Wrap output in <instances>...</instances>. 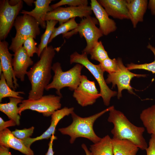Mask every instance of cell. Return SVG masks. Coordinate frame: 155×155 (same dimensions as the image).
<instances>
[{"label": "cell", "mask_w": 155, "mask_h": 155, "mask_svg": "<svg viewBox=\"0 0 155 155\" xmlns=\"http://www.w3.org/2000/svg\"><path fill=\"white\" fill-rule=\"evenodd\" d=\"M56 51L52 45L46 47L42 52L39 60L28 71L26 75L31 84L28 99L37 100L43 96L44 90L52 78V63Z\"/></svg>", "instance_id": "cell-1"}, {"label": "cell", "mask_w": 155, "mask_h": 155, "mask_svg": "<svg viewBox=\"0 0 155 155\" xmlns=\"http://www.w3.org/2000/svg\"><path fill=\"white\" fill-rule=\"evenodd\" d=\"M109 112L108 121L114 125L111 131L113 138L129 140L139 148L146 150L148 146L143 136L144 128L133 125L122 112L115 109L113 106Z\"/></svg>", "instance_id": "cell-2"}, {"label": "cell", "mask_w": 155, "mask_h": 155, "mask_svg": "<svg viewBox=\"0 0 155 155\" xmlns=\"http://www.w3.org/2000/svg\"><path fill=\"white\" fill-rule=\"evenodd\" d=\"M112 106L91 116L82 117L77 115L74 112L71 114L72 122L68 126L59 128L58 130L63 135L70 137L69 142L73 144L78 137L87 139L93 143L99 141L101 138L98 136L93 129L94 123L96 120L105 113L109 111Z\"/></svg>", "instance_id": "cell-3"}, {"label": "cell", "mask_w": 155, "mask_h": 155, "mask_svg": "<svg viewBox=\"0 0 155 155\" xmlns=\"http://www.w3.org/2000/svg\"><path fill=\"white\" fill-rule=\"evenodd\" d=\"M83 67L82 65L76 63L69 70L64 71L60 63H54L52 67V70L54 73L53 80L45 90L48 91L55 89L56 90L57 94L62 97L60 91L63 88L68 87L71 91H74L80 83L81 71Z\"/></svg>", "instance_id": "cell-4"}, {"label": "cell", "mask_w": 155, "mask_h": 155, "mask_svg": "<svg viewBox=\"0 0 155 155\" xmlns=\"http://www.w3.org/2000/svg\"><path fill=\"white\" fill-rule=\"evenodd\" d=\"M87 55L84 53L80 54L77 52H74L70 56V64H80L88 70L99 84L100 90V93L104 104L108 106L111 98L117 95V92L109 88L104 77V72L98 64H94L89 60Z\"/></svg>", "instance_id": "cell-5"}, {"label": "cell", "mask_w": 155, "mask_h": 155, "mask_svg": "<svg viewBox=\"0 0 155 155\" xmlns=\"http://www.w3.org/2000/svg\"><path fill=\"white\" fill-rule=\"evenodd\" d=\"M39 24L32 16L26 14L17 16L14 24L16 30L15 36L12 38V42L9 47L14 53L22 46L24 41L31 36L35 39L40 33Z\"/></svg>", "instance_id": "cell-6"}, {"label": "cell", "mask_w": 155, "mask_h": 155, "mask_svg": "<svg viewBox=\"0 0 155 155\" xmlns=\"http://www.w3.org/2000/svg\"><path fill=\"white\" fill-rule=\"evenodd\" d=\"M99 24L95 18L89 16L82 18L77 27L75 29L62 34L63 37L68 39L78 33L81 37L85 38L86 43L82 53L89 54L94 45L99 39L103 35L96 25Z\"/></svg>", "instance_id": "cell-7"}, {"label": "cell", "mask_w": 155, "mask_h": 155, "mask_svg": "<svg viewBox=\"0 0 155 155\" xmlns=\"http://www.w3.org/2000/svg\"><path fill=\"white\" fill-rule=\"evenodd\" d=\"M61 98L58 95L49 94L43 96L37 100H22L19 104V114L21 115L22 112L29 109L41 113L44 116L49 117L61 108Z\"/></svg>", "instance_id": "cell-8"}, {"label": "cell", "mask_w": 155, "mask_h": 155, "mask_svg": "<svg viewBox=\"0 0 155 155\" xmlns=\"http://www.w3.org/2000/svg\"><path fill=\"white\" fill-rule=\"evenodd\" d=\"M117 59L118 68L115 72L108 74L105 81L107 84L112 83V88L117 85L118 88L117 98L122 96V91L126 89L130 94H134L133 88L130 85L132 79L134 77H145L146 75L139 74L130 72L124 65L122 59L119 57Z\"/></svg>", "instance_id": "cell-9"}, {"label": "cell", "mask_w": 155, "mask_h": 155, "mask_svg": "<svg viewBox=\"0 0 155 155\" xmlns=\"http://www.w3.org/2000/svg\"><path fill=\"white\" fill-rule=\"evenodd\" d=\"M21 0L17 5H10L9 0L0 1V39L5 40L9 32L15 21L23 6Z\"/></svg>", "instance_id": "cell-10"}, {"label": "cell", "mask_w": 155, "mask_h": 155, "mask_svg": "<svg viewBox=\"0 0 155 155\" xmlns=\"http://www.w3.org/2000/svg\"><path fill=\"white\" fill-rule=\"evenodd\" d=\"M73 96L82 107L93 105L97 99L101 97L95 82L89 80L84 75H82L80 83L73 91Z\"/></svg>", "instance_id": "cell-11"}, {"label": "cell", "mask_w": 155, "mask_h": 155, "mask_svg": "<svg viewBox=\"0 0 155 155\" xmlns=\"http://www.w3.org/2000/svg\"><path fill=\"white\" fill-rule=\"evenodd\" d=\"M92 12L90 6L59 7L48 12L45 20L57 21L60 25L74 18L79 17L82 19L91 16Z\"/></svg>", "instance_id": "cell-12"}, {"label": "cell", "mask_w": 155, "mask_h": 155, "mask_svg": "<svg viewBox=\"0 0 155 155\" xmlns=\"http://www.w3.org/2000/svg\"><path fill=\"white\" fill-rule=\"evenodd\" d=\"M8 43L4 40L0 41V63L2 68V73L9 87L15 91L19 87L17 79L15 77L12 66L13 55L9 51Z\"/></svg>", "instance_id": "cell-13"}, {"label": "cell", "mask_w": 155, "mask_h": 155, "mask_svg": "<svg viewBox=\"0 0 155 155\" xmlns=\"http://www.w3.org/2000/svg\"><path fill=\"white\" fill-rule=\"evenodd\" d=\"M73 107L68 108L65 107L58 110L52 115L51 123L48 129L40 135L35 138L30 137L21 140L27 147L30 148L32 144L35 141L43 139H48L54 134L56 127L59 121L63 118L71 114L74 112Z\"/></svg>", "instance_id": "cell-14"}, {"label": "cell", "mask_w": 155, "mask_h": 155, "mask_svg": "<svg viewBox=\"0 0 155 155\" xmlns=\"http://www.w3.org/2000/svg\"><path fill=\"white\" fill-rule=\"evenodd\" d=\"M90 7L97 20L99 28L103 35L107 36L117 29L115 21L109 17V16L104 8L96 0H91Z\"/></svg>", "instance_id": "cell-15"}, {"label": "cell", "mask_w": 155, "mask_h": 155, "mask_svg": "<svg viewBox=\"0 0 155 155\" xmlns=\"http://www.w3.org/2000/svg\"><path fill=\"white\" fill-rule=\"evenodd\" d=\"M13 56L12 66L14 74L16 78L23 82L28 68L33 65L34 62L23 46L14 53Z\"/></svg>", "instance_id": "cell-16"}, {"label": "cell", "mask_w": 155, "mask_h": 155, "mask_svg": "<svg viewBox=\"0 0 155 155\" xmlns=\"http://www.w3.org/2000/svg\"><path fill=\"white\" fill-rule=\"evenodd\" d=\"M109 16L120 20L129 19L127 0H98Z\"/></svg>", "instance_id": "cell-17"}, {"label": "cell", "mask_w": 155, "mask_h": 155, "mask_svg": "<svg viewBox=\"0 0 155 155\" xmlns=\"http://www.w3.org/2000/svg\"><path fill=\"white\" fill-rule=\"evenodd\" d=\"M0 146L13 148L26 155H34L30 148L27 147L7 128L0 131Z\"/></svg>", "instance_id": "cell-18"}, {"label": "cell", "mask_w": 155, "mask_h": 155, "mask_svg": "<svg viewBox=\"0 0 155 155\" xmlns=\"http://www.w3.org/2000/svg\"><path fill=\"white\" fill-rule=\"evenodd\" d=\"M52 0H36L35 1V8L28 11L22 10L20 13L28 14L33 17L43 29H46V22L45 18L47 13L53 10L50 4Z\"/></svg>", "instance_id": "cell-19"}, {"label": "cell", "mask_w": 155, "mask_h": 155, "mask_svg": "<svg viewBox=\"0 0 155 155\" xmlns=\"http://www.w3.org/2000/svg\"><path fill=\"white\" fill-rule=\"evenodd\" d=\"M129 20L134 28L139 22L143 21L144 16L148 8L147 0H127Z\"/></svg>", "instance_id": "cell-20"}, {"label": "cell", "mask_w": 155, "mask_h": 155, "mask_svg": "<svg viewBox=\"0 0 155 155\" xmlns=\"http://www.w3.org/2000/svg\"><path fill=\"white\" fill-rule=\"evenodd\" d=\"M113 155H136L139 148L127 140L112 138Z\"/></svg>", "instance_id": "cell-21"}, {"label": "cell", "mask_w": 155, "mask_h": 155, "mask_svg": "<svg viewBox=\"0 0 155 155\" xmlns=\"http://www.w3.org/2000/svg\"><path fill=\"white\" fill-rule=\"evenodd\" d=\"M8 103L0 104V111L5 114L10 119L16 122V125H20V115L18 113V105L20 103L22 100L16 98L9 97Z\"/></svg>", "instance_id": "cell-22"}, {"label": "cell", "mask_w": 155, "mask_h": 155, "mask_svg": "<svg viewBox=\"0 0 155 155\" xmlns=\"http://www.w3.org/2000/svg\"><path fill=\"white\" fill-rule=\"evenodd\" d=\"M90 150L92 155H113L112 138L108 135H106L90 145Z\"/></svg>", "instance_id": "cell-23"}, {"label": "cell", "mask_w": 155, "mask_h": 155, "mask_svg": "<svg viewBox=\"0 0 155 155\" xmlns=\"http://www.w3.org/2000/svg\"><path fill=\"white\" fill-rule=\"evenodd\" d=\"M140 118L148 133L155 137V104L143 110Z\"/></svg>", "instance_id": "cell-24"}, {"label": "cell", "mask_w": 155, "mask_h": 155, "mask_svg": "<svg viewBox=\"0 0 155 155\" xmlns=\"http://www.w3.org/2000/svg\"><path fill=\"white\" fill-rule=\"evenodd\" d=\"M46 22V27L45 30L41 36L40 41L38 46V51L37 54L39 57L43 50L47 46L49 41L55 28V26L58 22V21L54 20H51Z\"/></svg>", "instance_id": "cell-25"}, {"label": "cell", "mask_w": 155, "mask_h": 155, "mask_svg": "<svg viewBox=\"0 0 155 155\" xmlns=\"http://www.w3.org/2000/svg\"><path fill=\"white\" fill-rule=\"evenodd\" d=\"M24 94L23 91H16L11 88L7 84L5 77L2 73L0 75V102L5 97H14L22 100L24 98L20 94Z\"/></svg>", "instance_id": "cell-26"}, {"label": "cell", "mask_w": 155, "mask_h": 155, "mask_svg": "<svg viewBox=\"0 0 155 155\" xmlns=\"http://www.w3.org/2000/svg\"><path fill=\"white\" fill-rule=\"evenodd\" d=\"M75 18H72L59 25L58 27H55L49 41L48 44L50 43L54 38L59 35L66 33L75 28L77 27L78 24L76 22Z\"/></svg>", "instance_id": "cell-27"}, {"label": "cell", "mask_w": 155, "mask_h": 155, "mask_svg": "<svg viewBox=\"0 0 155 155\" xmlns=\"http://www.w3.org/2000/svg\"><path fill=\"white\" fill-rule=\"evenodd\" d=\"M90 58L100 63L109 56L101 41H98L93 46L89 54Z\"/></svg>", "instance_id": "cell-28"}, {"label": "cell", "mask_w": 155, "mask_h": 155, "mask_svg": "<svg viewBox=\"0 0 155 155\" xmlns=\"http://www.w3.org/2000/svg\"><path fill=\"white\" fill-rule=\"evenodd\" d=\"M147 47L153 53L155 59L152 62L149 63L142 64H136L133 63L127 64V68L129 70L135 69H142L151 71L155 74V48L149 43Z\"/></svg>", "instance_id": "cell-29"}, {"label": "cell", "mask_w": 155, "mask_h": 155, "mask_svg": "<svg viewBox=\"0 0 155 155\" xmlns=\"http://www.w3.org/2000/svg\"><path fill=\"white\" fill-rule=\"evenodd\" d=\"M98 65L103 72H106L108 74L115 72L118 68L117 59L115 58L108 57L99 63Z\"/></svg>", "instance_id": "cell-30"}, {"label": "cell", "mask_w": 155, "mask_h": 155, "mask_svg": "<svg viewBox=\"0 0 155 155\" xmlns=\"http://www.w3.org/2000/svg\"><path fill=\"white\" fill-rule=\"evenodd\" d=\"M87 0H61L59 2L50 5L53 10L61 6L67 5L70 7H78L88 5Z\"/></svg>", "instance_id": "cell-31"}, {"label": "cell", "mask_w": 155, "mask_h": 155, "mask_svg": "<svg viewBox=\"0 0 155 155\" xmlns=\"http://www.w3.org/2000/svg\"><path fill=\"white\" fill-rule=\"evenodd\" d=\"M37 44L34 38L31 36L28 38L24 42L23 46L30 57H32L35 53H37L38 48Z\"/></svg>", "instance_id": "cell-32"}, {"label": "cell", "mask_w": 155, "mask_h": 155, "mask_svg": "<svg viewBox=\"0 0 155 155\" xmlns=\"http://www.w3.org/2000/svg\"><path fill=\"white\" fill-rule=\"evenodd\" d=\"M34 129V127L32 126L28 128H24L22 129H16L14 131H12V133L17 138L23 140L31 136Z\"/></svg>", "instance_id": "cell-33"}, {"label": "cell", "mask_w": 155, "mask_h": 155, "mask_svg": "<svg viewBox=\"0 0 155 155\" xmlns=\"http://www.w3.org/2000/svg\"><path fill=\"white\" fill-rule=\"evenodd\" d=\"M146 155H155V137L151 135L149 142V146L145 150Z\"/></svg>", "instance_id": "cell-34"}, {"label": "cell", "mask_w": 155, "mask_h": 155, "mask_svg": "<svg viewBox=\"0 0 155 155\" xmlns=\"http://www.w3.org/2000/svg\"><path fill=\"white\" fill-rule=\"evenodd\" d=\"M16 125L15 121L12 119L5 121L1 117H0V131L10 127L14 126Z\"/></svg>", "instance_id": "cell-35"}, {"label": "cell", "mask_w": 155, "mask_h": 155, "mask_svg": "<svg viewBox=\"0 0 155 155\" xmlns=\"http://www.w3.org/2000/svg\"><path fill=\"white\" fill-rule=\"evenodd\" d=\"M57 137L54 134H53L51 137L49 144V148L47 152L45 155H54V152L53 150V143L54 141L57 139Z\"/></svg>", "instance_id": "cell-36"}, {"label": "cell", "mask_w": 155, "mask_h": 155, "mask_svg": "<svg viewBox=\"0 0 155 155\" xmlns=\"http://www.w3.org/2000/svg\"><path fill=\"white\" fill-rule=\"evenodd\" d=\"M148 8L150 10L151 14L155 15V0H150L148 3Z\"/></svg>", "instance_id": "cell-37"}, {"label": "cell", "mask_w": 155, "mask_h": 155, "mask_svg": "<svg viewBox=\"0 0 155 155\" xmlns=\"http://www.w3.org/2000/svg\"><path fill=\"white\" fill-rule=\"evenodd\" d=\"M9 148L0 146V155H12L9 151Z\"/></svg>", "instance_id": "cell-38"}, {"label": "cell", "mask_w": 155, "mask_h": 155, "mask_svg": "<svg viewBox=\"0 0 155 155\" xmlns=\"http://www.w3.org/2000/svg\"><path fill=\"white\" fill-rule=\"evenodd\" d=\"M81 146L82 148L84 151L86 155H92L90 151L88 150L85 144H82Z\"/></svg>", "instance_id": "cell-39"}, {"label": "cell", "mask_w": 155, "mask_h": 155, "mask_svg": "<svg viewBox=\"0 0 155 155\" xmlns=\"http://www.w3.org/2000/svg\"><path fill=\"white\" fill-rule=\"evenodd\" d=\"M21 0H9V4L11 6H14L18 4Z\"/></svg>", "instance_id": "cell-40"}, {"label": "cell", "mask_w": 155, "mask_h": 155, "mask_svg": "<svg viewBox=\"0 0 155 155\" xmlns=\"http://www.w3.org/2000/svg\"><path fill=\"white\" fill-rule=\"evenodd\" d=\"M24 1L29 6H32V3H34V1L33 0H24Z\"/></svg>", "instance_id": "cell-41"}]
</instances>
